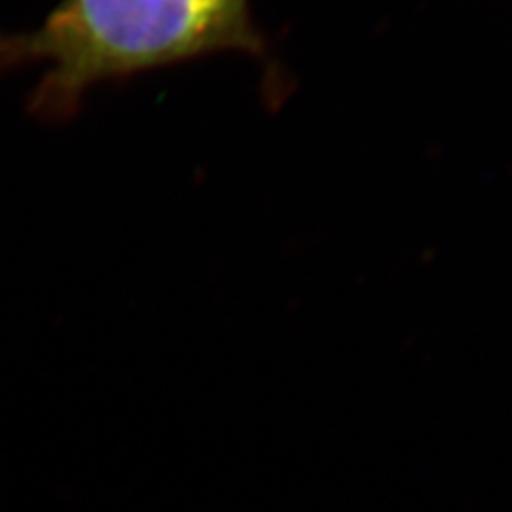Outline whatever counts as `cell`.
I'll use <instances>...</instances> for the list:
<instances>
[{
    "instance_id": "1",
    "label": "cell",
    "mask_w": 512,
    "mask_h": 512,
    "mask_svg": "<svg viewBox=\"0 0 512 512\" xmlns=\"http://www.w3.org/2000/svg\"><path fill=\"white\" fill-rule=\"evenodd\" d=\"M265 56L250 0H62L22 35H0V69H43L32 111L71 118L107 82L207 54Z\"/></svg>"
}]
</instances>
